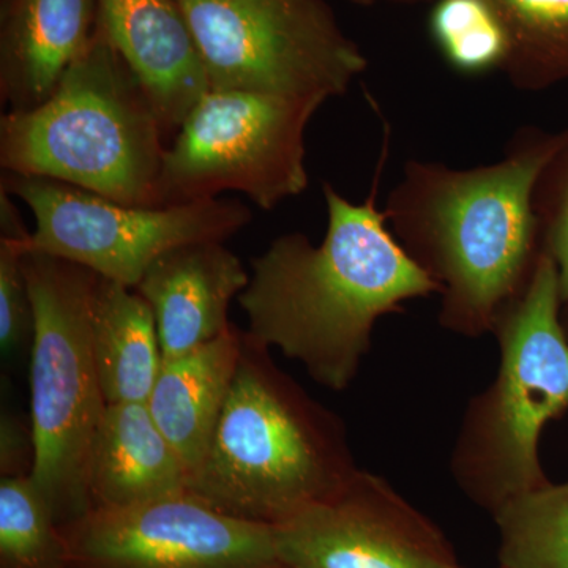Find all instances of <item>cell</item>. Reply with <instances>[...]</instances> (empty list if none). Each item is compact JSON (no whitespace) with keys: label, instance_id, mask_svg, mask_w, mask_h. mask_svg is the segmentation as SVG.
<instances>
[{"label":"cell","instance_id":"6da1fadb","mask_svg":"<svg viewBox=\"0 0 568 568\" xmlns=\"http://www.w3.org/2000/svg\"><path fill=\"white\" fill-rule=\"evenodd\" d=\"M323 193V242L280 235L253 257L239 305L250 338L301 362L320 386L342 392L357 375L377 321L439 294V286L392 234L376 190L358 204L327 182Z\"/></svg>","mask_w":568,"mask_h":568},{"label":"cell","instance_id":"7a4b0ae2","mask_svg":"<svg viewBox=\"0 0 568 568\" xmlns=\"http://www.w3.org/2000/svg\"><path fill=\"white\" fill-rule=\"evenodd\" d=\"M559 133L523 126L503 159L457 168L409 160L387 197L388 227L439 286V323L466 336L493 332L528 284L541 242L534 186Z\"/></svg>","mask_w":568,"mask_h":568},{"label":"cell","instance_id":"3957f363","mask_svg":"<svg viewBox=\"0 0 568 568\" xmlns=\"http://www.w3.org/2000/svg\"><path fill=\"white\" fill-rule=\"evenodd\" d=\"M357 469L342 418L244 331L233 387L186 491L224 515L274 528Z\"/></svg>","mask_w":568,"mask_h":568},{"label":"cell","instance_id":"277c9868","mask_svg":"<svg viewBox=\"0 0 568 568\" xmlns=\"http://www.w3.org/2000/svg\"><path fill=\"white\" fill-rule=\"evenodd\" d=\"M164 141L151 97L97 26L43 103L2 115L0 166L118 203L162 207Z\"/></svg>","mask_w":568,"mask_h":568},{"label":"cell","instance_id":"5b68a950","mask_svg":"<svg viewBox=\"0 0 568 568\" xmlns=\"http://www.w3.org/2000/svg\"><path fill=\"white\" fill-rule=\"evenodd\" d=\"M559 274L541 252L528 284L497 317L499 368L467 406L452 452L462 491L495 514L523 493L547 484L540 436L568 410V336L560 321Z\"/></svg>","mask_w":568,"mask_h":568},{"label":"cell","instance_id":"8992f818","mask_svg":"<svg viewBox=\"0 0 568 568\" xmlns=\"http://www.w3.org/2000/svg\"><path fill=\"white\" fill-rule=\"evenodd\" d=\"M26 271L33 313L31 477L63 528L91 511L89 466L108 407L92 338L100 275L29 248Z\"/></svg>","mask_w":568,"mask_h":568},{"label":"cell","instance_id":"52a82bcc","mask_svg":"<svg viewBox=\"0 0 568 568\" xmlns=\"http://www.w3.org/2000/svg\"><path fill=\"white\" fill-rule=\"evenodd\" d=\"M211 91L345 95L368 59L325 0H179Z\"/></svg>","mask_w":568,"mask_h":568},{"label":"cell","instance_id":"ba28073f","mask_svg":"<svg viewBox=\"0 0 568 568\" xmlns=\"http://www.w3.org/2000/svg\"><path fill=\"white\" fill-rule=\"evenodd\" d=\"M325 102L241 91H209L163 156L162 205L245 194L272 211L308 186L305 132Z\"/></svg>","mask_w":568,"mask_h":568},{"label":"cell","instance_id":"9c48e42d","mask_svg":"<svg viewBox=\"0 0 568 568\" xmlns=\"http://www.w3.org/2000/svg\"><path fill=\"white\" fill-rule=\"evenodd\" d=\"M0 189L33 213L29 250L84 265L133 290L153 261L170 250L224 242L252 222L246 205L220 197L144 207L52 179L7 173Z\"/></svg>","mask_w":568,"mask_h":568},{"label":"cell","instance_id":"30bf717a","mask_svg":"<svg viewBox=\"0 0 568 568\" xmlns=\"http://www.w3.org/2000/svg\"><path fill=\"white\" fill-rule=\"evenodd\" d=\"M69 568H280L274 528L190 495L92 508L61 528Z\"/></svg>","mask_w":568,"mask_h":568},{"label":"cell","instance_id":"8fae6325","mask_svg":"<svg viewBox=\"0 0 568 568\" xmlns=\"http://www.w3.org/2000/svg\"><path fill=\"white\" fill-rule=\"evenodd\" d=\"M274 537L286 568H462L443 530L364 469L274 526Z\"/></svg>","mask_w":568,"mask_h":568},{"label":"cell","instance_id":"7c38bea8","mask_svg":"<svg viewBox=\"0 0 568 568\" xmlns=\"http://www.w3.org/2000/svg\"><path fill=\"white\" fill-rule=\"evenodd\" d=\"M97 26L151 97L166 140L211 91L179 0H97Z\"/></svg>","mask_w":568,"mask_h":568},{"label":"cell","instance_id":"4fadbf2b","mask_svg":"<svg viewBox=\"0 0 568 568\" xmlns=\"http://www.w3.org/2000/svg\"><path fill=\"white\" fill-rule=\"evenodd\" d=\"M248 283L244 264L223 242L181 245L153 261L134 290L155 315L164 361L223 335L233 325L231 302Z\"/></svg>","mask_w":568,"mask_h":568},{"label":"cell","instance_id":"5bb4252c","mask_svg":"<svg viewBox=\"0 0 568 568\" xmlns=\"http://www.w3.org/2000/svg\"><path fill=\"white\" fill-rule=\"evenodd\" d=\"M97 28V0H0V100L39 106Z\"/></svg>","mask_w":568,"mask_h":568},{"label":"cell","instance_id":"9a60e30c","mask_svg":"<svg viewBox=\"0 0 568 568\" xmlns=\"http://www.w3.org/2000/svg\"><path fill=\"white\" fill-rule=\"evenodd\" d=\"M244 331L223 335L179 357L163 361L145 406L186 470L203 462L233 387Z\"/></svg>","mask_w":568,"mask_h":568},{"label":"cell","instance_id":"2e32d148","mask_svg":"<svg viewBox=\"0 0 568 568\" xmlns=\"http://www.w3.org/2000/svg\"><path fill=\"white\" fill-rule=\"evenodd\" d=\"M186 480L189 470L145 403L108 405L89 466L92 508L130 507L181 495Z\"/></svg>","mask_w":568,"mask_h":568},{"label":"cell","instance_id":"e0dca14e","mask_svg":"<svg viewBox=\"0 0 568 568\" xmlns=\"http://www.w3.org/2000/svg\"><path fill=\"white\" fill-rule=\"evenodd\" d=\"M92 338L108 405L148 402L164 358L155 315L145 298L133 287L100 276Z\"/></svg>","mask_w":568,"mask_h":568},{"label":"cell","instance_id":"ac0fdd59","mask_svg":"<svg viewBox=\"0 0 568 568\" xmlns=\"http://www.w3.org/2000/svg\"><path fill=\"white\" fill-rule=\"evenodd\" d=\"M508 37L500 73L511 88L541 92L568 81V0H489Z\"/></svg>","mask_w":568,"mask_h":568},{"label":"cell","instance_id":"d6986e66","mask_svg":"<svg viewBox=\"0 0 568 568\" xmlns=\"http://www.w3.org/2000/svg\"><path fill=\"white\" fill-rule=\"evenodd\" d=\"M499 568H568V481L523 493L493 514Z\"/></svg>","mask_w":568,"mask_h":568},{"label":"cell","instance_id":"ffe728a7","mask_svg":"<svg viewBox=\"0 0 568 568\" xmlns=\"http://www.w3.org/2000/svg\"><path fill=\"white\" fill-rule=\"evenodd\" d=\"M0 568H69L61 526L31 474L0 481Z\"/></svg>","mask_w":568,"mask_h":568},{"label":"cell","instance_id":"44dd1931","mask_svg":"<svg viewBox=\"0 0 568 568\" xmlns=\"http://www.w3.org/2000/svg\"><path fill=\"white\" fill-rule=\"evenodd\" d=\"M429 32L444 61L463 77H484L506 65V28L489 0H436Z\"/></svg>","mask_w":568,"mask_h":568},{"label":"cell","instance_id":"7402d4cb","mask_svg":"<svg viewBox=\"0 0 568 568\" xmlns=\"http://www.w3.org/2000/svg\"><path fill=\"white\" fill-rule=\"evenodd\" d=\"M31 231L22 222L11 194L0 189V349L17 354L32 338L33 313L26 253Z\"/></svg>","mask_w":568,"mask_h":568},{"label":"cell","instance_id":"603a6c76","mask_svg":"<svg viewBox=\"0 0 568 568\" xmlns=\"http://www.w3.org/2000/svg\"><path fill=\"white\" fill-rule=\"evenodd\" d=\"M541 250L558 267L560 297L568 305V129L538 174L532 196Z\"/></svg>","mask_w":568,"mask_h":568},{"label":"cell","instance_id":"cb8c5ba5","mask_svg":"<svg viewBox=\"0 0 568 568\" xmlns=\"http://www.w3.org/2000/svg\"><path fill=\"white\" fill-rule=\"evenodd\" d=\"M26 447L33 448L32 443L26 444L22 440L21 428L13 422L2 420V473L3 476H18L17 467L22 466L24 459L33 463L31 455H26Z\"/></svg>","mask_w":568,"mask_h":568},{"label":"cell","instance_id":"d4e9b609","mask_svg":"<svg viewBox=\"0 0 568 568\" xmlns=\"http://www.w3.org/2000/svg\"><path fill=\"white\" fill-rule=\"evenodd\" d=\"M354 2L364 3V6H373V3H435L436 0H354Z\"/></svg>","mask_w":568,"mask_h":568},{"label":"cell","instance_id":"484cf974","mask_svg":"<svg viewBox=\"0 0 568 568\" xmlns=\"http://www.w3.org/2000/svg\"><path fill=\"white\" fill-rule=\"evenodd\" d=\"M280 568H286V567H280Z\"/></svg>","mask_w":568,"mask_h":568}]
</instances>
